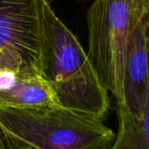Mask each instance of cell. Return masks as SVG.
I'll list each match as a JSON object with an SVG mask.
<instances>
[{
  "label": "cell",
  "mask_w": 149,
  "mask_h": 149,
  "mask_svg": "<svg viewBox=\"0 0 149 149\" xmlns=\"http://www.w3.org/2000/svg\"><path fill=\"white\" fill-rule=\"evenodd\" d=\"M39 73L59 106L102 120L107 116L108 91L78 38L48 0L43 7Z\"/></svg>",
  "instance_id": "1"
},
{
  "label": "cell",
  "mask_w": 149,
  "mask_h": 149,
  "mask_svg": "<svg viewBox=\"0 0 149 149\" xmlns=\"http://www.w3.org/2000/svg\"><path fill=\"white\" fill-rule=\"evenodd\" d=\"M5 149H110L116 134L102 120L59 105L0 108Z\"/></svg>",
  "instance_id": "2"
},
{
  "label": "cell",
  "mask_w": 149,
  "mask_h": 149,
  "mask_svg": "<svg viewBox=\"0 0 149 149\" xmlns=\"http://www.w3.org/2000/svg\"><path fill=\"white\" fill-rule=\"evenodd\" d=\"M137 0H94L86 15L88 58L115 101L117 116L125 111V65Z\"/></svg>",
  "instance_id": "3"
},
{
  "label": "cell",
  "mask_w": 149,
  "mask_h": 149,
  "mask_svg": "<svg viewBox=\"0 0 149 149\" xmlns=\"http://www.w3.org/2000/svg\"><path fill=\"white\" fill-rule=\"evenodd\" d=\"M46 0H0V70L39 73Z\"/></svg>",
  "instance_id": "4"
},
{
  "label": "cell",
  "mask_w": 149,
  "mask_h": 149,
  "mask_svg": "<svg viewBox=\"0 0 149 149\" xmlns=\"http://www.w3.org/2000/svg\"><path fill=\"white\" fill-rule=\"evenodd\" d=\"M149 3L137 0L128 38L125 65V111L118 120L140 117L148 85V14Z\"/></svg>",
  "instance_id": "5"
},
{
  "label": "cell",
  "mask_w": 149,
  "mask_h": 149,
  "mask_svg": "<svg viewBox=\"0 0 149 149\" xmlns=\"http://www.w3.org/2000/svg\"><path fill=\"white\" fill-rule=\"evenodd\" d=\"M52 105L58 104L40 73L0 70V108Z\"/></svg>",
  "instance_id": "6"
},
{
  "label": "cell",
  "mask_w": 149,
  "mask_h": 149,
  "mask_svg": "<svg viewBox=\"0 0 149 149\" xmlns=\"http://www.w3.org/2000/svg\"><path fill=\"white\" fill-rule=\"evenodd\" d=\"M148 38V85L146 99L140 117L118 120L119 127L114 142L110 149H149V27Z\"/></svg>",
  "instance_id": "7"
},
{
  "label": "cell",
  "mask_w": 149,
  "mask_h": 149,
  "mask_svg": "<svg viewBox=\"0 0 149 149\" xmlns=\"http://www.w3.org/2000/svg\"><path fill=\"white\" fill-rule=\"evenodd\" d=\"M0 149H5V146H4V143L2 140L1 135H0Z\"/></svg>",
  "instance_id": "8"
},
{
  "label": "cell",
  "mask_w": 149,
  "mask_h": 149,
  "mask_svg": "<svg viewBox=\"0 0 149 149\" xmlns=\"http://www.w3.org/2000/svg\"><path fill=\"white\" fill-rule=\"evenodd\" d=\"M147 24H148V26L149 27V10H148V22H147Z\"/></svg>",
  "instance_id": "9"
},
{
  "label": "cell",
  "mask_w": 149,
  "mask_h": 149,
  "mask_svg": "<svg viewBox=\"0 0 149 149\" xmlns=\"http://www.w3.org/2000/svg\"><path fill=\"white\" fill-rule=\"evenodd\" d=\"M142 1H145V2H148V3H149V0H142Z\"/></svg>",
  "instance_id": "10"
}]
</instances>
